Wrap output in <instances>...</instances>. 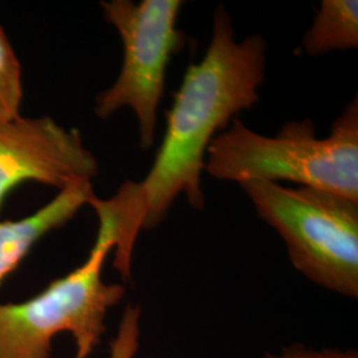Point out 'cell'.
I'll use <instances>...</instances> for the list:
<instances>
[{
  "label": "cell",
  "instance_id": "obj_1",
  "mask_svg": "<svg viewBox=\"0 0 358 358\" xmlns=\"http://www.w3.org/2000/svg\"><path fill=\"white\" fill-rule=\"evenodd\" d=\"M229 13H214L213 38L199 63L189 65L166 112L162 143L148 176L127 180L112 198L96 194L88 202L115 242L113 266L129 280L134 244L142 230L166 219L179 195L194 208L205 207L202 174L210 143L242 110L259 103L267 41L260 35L235 40Z\"/></svg>",
  "mask_w": 358,
  "mask_h": 358
},
{
  "label": "cell",
  "instance_id": "obj_2",
  "mask_svg": "<svg viewBox=\"0 0 358 358\" xmlns=\"http://www.w3.org/2000/svg\"><path fill=\"white\" fill-rule=\"evenodd\" d=\"M205 171L219 180H289L358 202V101L346 105L331 133L319 138L310 120L289 121L275 137L247 128L239 117L210 143Z\"/></svg>",
  "mask_w": 358,
  "mask_h": 358
},
{
  "label": "cell",
  "instance_id": "obj_3",
  "mask_svg": "<svg viewBox=\"0 0 358 358\" xmlns=\"http://www.w3.org/2000/svg\"><path fill=\"white\" fill-rule=\"evenodd\" d=\"M259 217L284 241L294 268L325 289L358 296V202L315 187L241 183Z\"/></svg>",
  "mask_w": 358,
  "mask_h": 358
},
{
  "label": "cell",
  "instance_id": "obj_4",
  "mask_svg": "<svg viewBox=\"0 0 358 358\" xmlns=\"http://www.w3.org/2000/svg\"><path fill=\"white\" fill-rule=\"evenodd\" d=\"M115 243L108 229L99 226L87 260L35 297L19 304H0V358H48L52 338L69 332L76 357L88 358L100 344L105 317L125 294L121 284L103 280V266Z\"/></svg>",
  "mask_w": 358,
  "mask_h": 358
},
{
  "label": "cell",
  "instance_id": "obj_5",
  "mask_svg": "<svg viewBox=\"0 0 358 358\" xmlns=\"http://www.w3.org/2000/svg\"><path fill=\"white\" fill-rule=\"evenodd\" d=\"M182 6L180 0L101 1L103 19L120 34L124 60L113 85L97 96L94 112L105 120L130 108L137 115L142 149L154 145L167 65L186 43L177 26Z\"/></svg>",
  "mask_w": 358,
  "mask_h": 358
},
{
  "label": "cell",
  "instance_id": "obj_6",
  "mask_svg": "<svg viewBox=\"0 0 358 358\" xmlns=\"http://www.w3.org/2000/svg\"><path fill=\"white\" fill-rule=\"evenodd\" d=\"M99 174V162L76 129L51 117L0 118V210L7 195L24 182L59 192Z\"/></svg>",
  "mask_w": 358,
  "mask_h": 358
},
{
  "label": "cell",
  "instance_id": "obj_7",
  "mask_svg": "<svg viewBox=\"0 0 358 358\" xmlns=\"http://www.w3.org/2000/svg\"><path fill=\"white\" fill-rule=\"evenodd\" d=\"M94 195L90 180H77L38 208L19 220L0 222V285L20 266L32 247L52 230H57L73 219L83 206Z\"/></svg>",
  "mask_w": 358,
  "mask_h": 358
},
{
  "label": "cell",
  "instance_id": "obj_8",
  "mask_svg": "<svg viewBox=\"0 0 358 358\" xmlns=\"http://www.w3.org/2000/svg\"><path fill=\"white\" fill-rule=\"evenodd\" d=\"M308 55L319 56L331 51L358 47L357 0H322L320 10L303 38Z\"/></svg>",
  "mask_w": 358,
  "mask_h": 358
},
{
  "label": "cell",
  "instance_id": "obj_9",
  "mask_svg": "<svg viewBox=\"0 0 358 358\" xmlns=\"http://www.w3.org/2000/svg\"><path fill=\"white\" fill-rule=\"evenodd\" d=\"M23 103V73L11 41L0 26V118L20 115Z\"/></svg>",
  "mask_w": 358,
  "mask_h": 358
},
{
  "label": "cell",
  "instance_id": "obj_10",
  "mask_svg": "<svg viewBox=\"0 0 358 358\" xmlns=\"http://www.w3.org/2000/svg\"><path fill=\"white\" fill-rule=\"evenodd\" d=\"M141 308L128 306L110 344L109 358H134L140 348Z\"/></svg>",
  "mask_w": 358,
  "mask_h": 358
},
{
  "label": "cell",
  "instance_id": "obj_11",
  "mask_svg": "<svg viewBox=\"0 0 358 358\" xmlns=\"http://www.w3.org/2000/svg\"><path fill=\"white\" fill-rule=\"evenodd\" d=\"M266 358H358V353L353 349H307L303 346H291L275 355L269 353Z\"/></svg>",
  "mask_w": 358,
  "mask_h": 358
}]
</instances>
